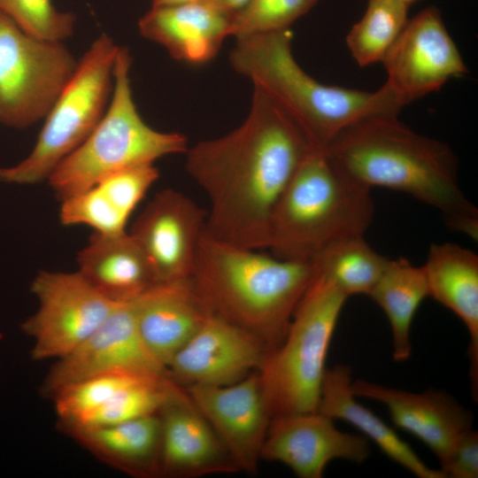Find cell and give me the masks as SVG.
<instances>
[{
	"instance_id": "6",
	"label": "cell",
	"mask_w": 478,
	"mask_h": 478,
	"mask_svg": "<svg viewBox=\"0 0 478 478\" xmlns=\"http://www.w3.org/2000/svg\"><path fill=\"white\" fill-rule=\"evenodd\" d=\"M127 47H119L111 101L87 139L54 169L48 181L60 200L96 186L122 169L154 164L165 156L186 153L187 137L147 125L134 101Z\"/></svg>"
},
{
	"instance_id": "28",
	"label": "cell",
	"mask_w": 478,
	"mask_h": 478,
	"mask_svg": "<svg viewBox=\"0 0 478 478\" xmlns=\"http://www.w3.org/2000/svg\"><path fill=\"white\" fill-rule=\"evenodd\" d=\"M176 386L169 377H137L80 422L61 428L107 426L157 414Z\"/></svg>"
},
{
	"instance_id": "38",
	"label": "cell",
	"mask_w": 478,
	"mask_h": 478,
	"mask_svg": "<svg viewBox=\"0 0 478 478\" xmlns=\"http://www.w3.org/2000/svg\"><path fill=\"white\" fill-rule=\"evenodd\" d=\"M0 181H4V168H0Z\"/></svg>"
},
{
	"instance_id": "25",
	"label": "cell",
	"mask_w": 478,
	"mask_h": 478,
	"mask_svg": "<svg viewBox=\"0 0 478 478\" xmlns=\"http://www.w3.org/2000/svg\"><path fill=\"white\" fill-rule=\"evenodd\" d=\"M385 312L393 337V358L402 362L412 354L411 328L414 315L429 297L422 266L405 258L389 259L381 277L368 295Z\"/></svg>"
},
{
	"instance_id": "17",
	"label": "cell",
	"mask_w": 478,
	"mask_h": 478,
	"mask_svg": "<svg viewBox=\"0 0 478 478\" xmlns=\"http://www.w3.org/2000/svg\"><path fill=\"white\" fill-rule=\"evenodd\" d=\"M160 476L198 478L240 472L217 434L177 385L158 412Z\"/></svg>"
},
{
	"instance_id": "11",
	"label": "cell",
	"mask_w": 478,
	"mask_h": 478,
	"mask_svg": "<svg viewBox=\"0 0 478 478\" xmlns=\"http://www.w3.org/2000/svg\"><path fill=\"white\" fill-rule=\"evenodd\" d=\"M381 63L387 73L383 86L404 107L468 73L441 12L435 6L408 19Z\"/></svg>"
},
{
	"instance_id": "8",
	"label": "cell",
	"mask_w": 478,
	"mask_h": 478,
	"mask_svg": "<svg viewBox=\"0 0 478 478\" xmlns=\"http://www.w3.org/2000/svg\"><path fill=\"white\" fill-rule=\"evenodd\" d=\"M119 47L104 33L93 41L44 118L34 149L16 166L4 168V181L34 184L48 180L87 139L111 101Z\"/></svg>"
},
{
	"instance_id": "31",
	"label": "cell",
	"mask_w": 478,
	"mask_h": 478,
	"mask_svg": "<svg viewBox=\"0 0 478 478\" xmlns=\"http://www.w3.org/2000/svg\"><path fill=\"white\" fill-rule=\"evenodd\" d=\"M0 12L34 36L64 42L74 31L76 17L58 11L51 0H0Z\"/></svg>"
},
{
	"instance_id": "33",
	"label": "cell",
	"mask_w": 478,
	"mask_h": 478,
	"mask_svg": "<svg viewBox=\"0 0 478 478\" xmlns=\"http://www.w3.org/2000/svg\"><path fill=\"white\" fill-rule=\"evenodd\" d=\"M158 176V170L154 164H143L118 171L96 186L116 208L129 218Z\"/></svg>"
},
{
	"instance_id": "29",
	"label": "cell",
	"mask_w": 478,
	"mask_h": 478,
	"mask_svg": "<svg viewBox=\"0 0 478 478\" xmlns=\"http://www.w3.org/2000/svg\"><path fill=\"white\" fill-rule=\"evenodd\" d=\"M141 376L143 375L132 374H103L80 380L58 389L50 397L53 398L60 425L80 422L104 405L121 388Z\"/></svg>"
},
{
	"instance_id": "27",
	"label": "cell",
	"mask_w": 478,
	"mask_h": 478,
	"mask_svg": "<svg viewBox=\"0 0 478 478\" xmlns=\"http://www.w3.org/2000/svg\"><path fill=\"white\" fill-rule=\"evenodd\" d=\"M409 4L398 0H368L363 17L346 36L359 66L382 62L408 21Z\"/></svg>"
},
{
	"instance_id": "24",
	"label": "cell",
	"mask_w": 478,
	"mask_h": 478,
	"mask_svg": "<svg viewBox=\"0 0 478 478\" xmlns=\"http://www.w3.org/2000/svg\"><path fill=\"white\" fill-rule=\"evenodd\" d=\"M351 368H327L318 412L332 420L349 422L371 439L391 460L419 478H446L441 469L427 466L401 437L371 410L356 401L351 391Z\"/></svg>"
},
{
	"instance_id": "4",
	"label": "cell",
	"mask_w": 478,
	"mask_h": 478,
	"mask_svg": "<svg viewBox=\"0 0 478 478\" xmlns=\"http://www.w3.org/2000/svg\"><path fill=\"white\" fill-rule=\"evenodd\" d=\"M229 60L294 120L315 149L325 150L339 133L367 116L397 115L404 108L383 85L370 92L312 78L293 56L289 29L236 38Z\"/></svg>"
},
{
	"instance_id": "14",
	"label": "cell",
	"mask_w": 478,
	"mask_h": 478,
	"mask_svg": "<svg viewBox=\"0 0 478 478\" xmlns=\"http://www.w3.org/2000/svg\"><path fill=\"white\" fill-rule=\"evenodd\" d=\"M266 353L254 335L211 312L173 356L166 372L182 388L227 385L257 371Z\"/></svg>"
},
{
	"instance_id": "32",
	"label": "cell",
	"mask_w": 478,
	"mask_h": 478,
	"mask_svg": "<svg viewBox=\"0 0 478 478\" xmlns=\"http://www.w3.org/2000/svg\"><path fill=\"white\" fill-rule=\"evenodd\" d=\"M59 218L65 226L85 225L95 232L117 235L126 232L128 217L94 186L61 200Z\"/></svg>"
},
{
	"instance_id": "21",
	"label": "cell",
	"mask_w": 478,
	"mask_h": 478,
	"mask_svg": "<svg viewBox=\"0 0 478 478\" xmlns=\"http://www.w3.org/2000/svg\"><path fill=\"white\" fill-rule=\"evenodd\" d=\"M429 297L454 312L470 337L467 354L473 395L478 391V256L455 243H433L424 266Z\"/></svg>"
},
{
	"instance_id": "35",
	"label": "cell",
	"mask_w": 478,
	"mask_h": 478,
	"mask_svg": "<svg viewBox=\"0 0 478 478\" xmlns=\"http://www.w3.org/2000/svg\"><path fill=\"white\" fill-rule=\"evenodd\" d=\"M212 5L227 12L236 14L243 10L251 0H206Z\"/></svg>"
},
{
	"instance_id": "10",
	"label": "cell",
	"mask_w": 478,
	"mask_h": 478,
	"mask_svg": "<svg viewBox=\"0 0 478 478\" xmlns=\"http://www.w3.org/2000/svg\"><path fill=\"white\" fill-rule=\"evenodd\" d=\"M31 290L38 309L22 328L34 341L31 357L38 361L57 360L68 354L120 304L100 294L78 271H42Z\"/></svg>"
},
{
	"instance_id": "36",
	"label": "cell",
	"mask_w": 478,
	"mask_h": 478,
	"mask_svg": "<svg viewBox=\"0 0 478 478\" xmlns=\"http://www.w3.org/2000/svg\"><path fill=\"white\" fill-rule=\"evenodd\" d=\"M197 0H151V6H167L194 2Z\"/></svg>"
},
{
	"instance_id": "30",
	"label": "cell",
	"mask_w": 478,
	"mask_h": 478,
	"mask_svg": "<svg viewBox=\"0 0 478 478\" xmlns=\"http://www.w3.org/2000/svg\"><path fill=\"white\" fill-rule=\"evenodd\" d=\"M318 0H251L235 14L231 35L235 38L289 29Z\"/></svg>"
},
{
	"instance_id": "37",
	"label": "cell",
	"mask_w": 478,
	"mask_h": 478,
	"mask_svg": "<svg viewBox=\"0 0 478 478\" xmlns=\"http://www.w3.org/2000/svg\"><path fill=\"white\" fill-rule=\"evenodd\" d=\"M398 1L404 2V3H405V4H407L410 5V4H412L414 1H416V0H398Z\"/></svg>"
},
{
	"instance_id": "18",
	"label": "cell",
	"mask_w": 478,
	"mask_h": 478,
	"mask_svg": "<svg viewBox=\"0 0 478 478\" xmlns=\"http://www.w3.org/2000/svg\"><path fill=\"white\" fill-rule=\"evenodd\" d=\"M351 391L354 397L383 404L395 426L423 442L440 465L447 459L459 437L472 428V413L443 390L413 393L355 380L351 383Z\"/></svg>"
},
{
	"instance_id": "1",
	"label": "cell",
	"mask_w": 478,
	"mask_h": 478,
	"mask_svg": "<svg viewBox=\"0 0 478 478\" xmlns=\"http://www.w3.org/2000/svg\"><path fill=\"white\" fill-rule=\"evenodd\" d=\"M312 149L294 120L254 87L249 114L237 128L186 152V170L210 200L205 233L267 248L274 210Z\"/></svg>"
},
{
	"instance_id": "15",
	"label": "cell",
	"mask_w": 478,
	"mask_h": 478,
	"mask_svg": "<svg viewBox=\"0 0 478 478\" xmlns=\"http://www.w3.org/2000/svg\"><path fill=\"white\" fill-rule=\"evenodd\" d=\"M371 449L366 438L339 430L334 420L319 412H302L271 420L261 460L279 462L299 478H321L335 459L362 463Z\"/></svg>"
},
{
	"instance_id": "9",
	"label": "cell",
	"mask_w": 478,
	"mask_h": 478,
	"mask_svg": "<svg viewBox=\"0 0 478 478\" xmlns=\"http://www.w3.org/2000/svg\"><path fill=\"white\" fill-rule=\"evenodd\" d=\"M77 64L63 42L29 35L0 12V124L26 128L43 120Z\"/></svg>"
},
{
	"instance_id": "13",
	"label": "cell",
	"mask_w": 478,
	"mask_h": 478,
	"mask_svg": "<svg viewBox=\"0 0 478 478\" xmlns=\"http://www.w3.org/2000/svg\"><path fill=\"white\" fill-rule=\"evenodd\" d=\"M207 212L186 195L166 189L146 205L129 232L157 282L192 274Z\"/></svg>"
},
{
	"instance_id": "2",
	"label": "cell",
	"mask_w": 478,
	"mask_h": 478,
	"mask_svg": "<svg viewBox=\"0 0 478 478\" xmlns=\"http://www.w3.org/2000/svg\"><path fill=\"white\" fill-rule=\"evenodd\" d=\"M325 151L358 183L405 192L477 239L478 211L459 187L458 158L447 143L416 133L396 114L381 113L343 130Z\"/></svg>"
},
{
	"instance_id": "16",
	"label": "cell",
	"mask_w": 478,
	"mask_h": 478,
	"mask_svg": "<svg viewBox=\"0 0 478 478\" xmlns=\"http://www.w3.org/2000/svg\"><path fill=\"white\" fill-rule=\"evenodd\" d=\"M184 389L239 471L254 473L272 420L258 371L227 385Z\"/></svg>"
},
{
	"instance_id": "26",
	"label": "cell",
	"mask_w": 478,
	"mask_h": 478,
	"mask_svg": "<svg viewBox=\"0 0 478 478\" xmlns=\"http://www.w3.org/2000/svg\"><path fill=\"white\" fill-rule=\"evenodd\" d=\"M388 261L370 247L363 235L339 241L312 260L315 271L332 281L348 297L368 296Z\"/></svg>"
},
{
	"instance_id": "7",
	"label": "cell",
	"mask_w": 478,
	"mask_h": 478,
	"mask_svg": "<svg viewBox=\"0 0 478 478\" xmlns=\"http://www.w3.org/2000/svg\"><path fill=\"white\" fill-rule=\"evenodd\" d=\"M347 298L315 271L285 337L257 370L272 419L318 412L329 344Z\"/></svg>"
},
{
	"instance_id": "5",
	"label": "cell",
	"mask_w": 478,
	"mask_h": 478,
	"mask_svg": "<svg viewBox=\"0 0 478 478\" xmlns=\"http://www.w3.org/2000/svg\"><path fill=\"white\" fill-rule=\"evenodd\" d=\"M374 212L371 189L343 172L325 150L312 149L274 210L267 248L279 258L312 261L330 245L363 235Z\"/></svg>"
},
{
	"instance_id": "20",
	"label": "cell",
	"mask_w": 478,
	"mask_h": 478,
	"mask_svg": "<svg viewBox=\"0 0 478 478\" xmlns=\"http://www.w3.org/2000/svg\"><path fill=\"white\" fill-rule=\"evenodd\" d=\"M234 16L206 0L151 6L139 19L138 29L174 59L203 64L212 59L231 35Z\"/></svg>"
},
{
	"instance_id": "3",
	"label": "cell",
	"mask_w": 478,
	"mask_h": 478,
	"mask_svg": "<svg viewBox=\"0 0 478 478\" xmlns=\"http://www.w3.org/2000/svg\"><path fill=\"white\" fill-rule=\"evenodd\" d=\"M256 251L204 231L190 278L212 313L254 335L269 352L285 337L315 267Z\"/></svg>"
},
{
	"instance_id": "12",
	"label": "cell",
	"mask_w": 478,
	"mask_h": 478,
	"mask_svg": "<svg viewBox=\"0 0 478 478\" xmlns=\"http://www.w3.org/2000/svg\"><path fill=\"white\" fill-rule=\"evenodd\" d=\"M133 300L119 304L88 338L57 359L43 382L46 394L50 396L80 380L109 374L168 377L140 335Z\"/></svg>"
},
{
	"instance_id": "19",
	"label": "cell",
	"mask_w": 478,
	"mask_h": 478,
	"mask_svg": "<svg viewBox=\"0 0 478 478\" xmlns=\"http://www.w3.org/2000/svg\"><path fill=\"white\" fill-rule=\"evenodd\" d=\"M133 302L140 335L166 369L212 312L190 277L156 282Z\"/></svg>"
},
{
	"instance_id": "34",
	"label": "cell",
	"mask_w": 478,
	"mask_h": 478,
	"mask_svg": "<svg viewBox=\"0 0 478 478\" xmlns=\"http://www.w3.org/2000/svg\"><path fill=\"white\" fill-rule=\"evenodd\" d=\"M446 478L478 477V433L472 428L455 443L447 459L440 465Z\"/></svg>"
},
{
	"instance_id": "23",
	"label": "cell",
	"mask_w": 478,
	"mask_h": 478,
	"mask_svg": "<svg viewBox=\"0 0 478 478\" xmlns=\"http://www.w3.org/2000/svg\"><path fill=\"white\" fill-rule=\"evenodd\" d=\"M62 428L96 457L131 476H160L158 413L113 425Z\"/></svg>"
},
{
	"instance_id": "22",
	"label": "cell",
	"mask_w": 478,
	"mask_h": 478,
	"mask_svg": "<svg viewBox=\"0 0 478 478\" xmlns=\"http://www.w3.org/2000/svg\"><path fill=\"white\" fill-rule=\"evenodd\" d=\"M77 264L83 278L115 303L131 301L157 282L144 253L127 231L94 232L78 253Z\"/></svg>"
}]
</instances>
